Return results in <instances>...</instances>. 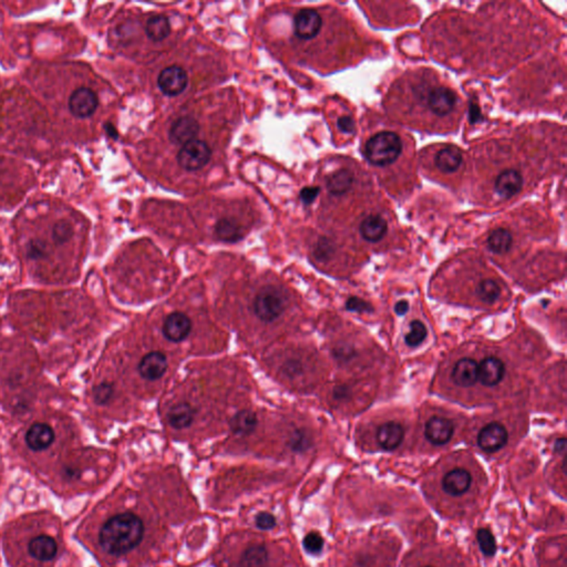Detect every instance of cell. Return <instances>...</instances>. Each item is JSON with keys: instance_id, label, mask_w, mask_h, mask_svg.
I'll list each match as a JSON object with an SVG mask.
<instances>
[{"instance_id": "43", "label": "cell", "mask_w": 567, "mask_h": 567, "mask_svg": "<svg viewBox=\"0 0 567 567\" xmlns=\"http://www.w3.org/2000/svg\"><path fill=\"white\" fill-rule=\"evenodd\" d=\"M317 194H318V189H315V187H308V189H304L302 191V194H300V198H302V201L306 204H309L314 200L316 199Z\"/></svg>"}, {"instance_id": "22", "label": "cell", "mask_w": 567, "mask_h": 567, "mask_svg": "<svg viewBox=\"0 0 567 567\" xmlns=\"http://www.w3.org/2000/svg\"><path fill=\"white\" fill-rule=\"evenodd\" d=\"M28 552L37 561H52L58 553V544L49 535H39L29 542Z\"/></svg>"}, {"instance_id": "39", "label": "cell", "mask_w": 567, "mask_h": 567, "mask_svg": "<svg viewBox=\"0 0 567 567\" xmlns=\"http://www.w3.org/2000/svg\"><path fill=\"white\" fill-rule=\"evenodd\" d=\"M255 523L260 530H271L276 526V519L269 513H260V515L255 519Z\"/></svg>"}, {"instance_id": "24", "label": "cell", "mask_w": 567, "mask_h": 567, "mask_svg": "<svg viewBox=\"0 0 567 567\" xmlns=\"http://www.w3.org/2000/svg\"><path fill=\"white\" fill-rule=\"evenodd\" d=\"M355 185V175L348 169L335 171L326 181L328 192L333 195H344Z\"/></svg>"}, {"instance_id": "36", "label": "cell", "mask_w": 567, "mask_h": 567, "mask_svg": "<svg viewBox=\"0 0 567 567\" xmlns=\"http://www.w3.org/2000/svg\"><path fill=\"white\" fill-rule=\"evenodd\" d=\"M334 253L333 244L327 238H322L317 242L314 249V255L320 262H326L331 258Z\"/></svg>"}, {"instance_id": "41", "label": "cell", "mask_w": 567, "mask_h": 567, "mask_svg": "<svg viewBox=\"0 0 567 567\" xmlns=\"http://www.w3.org/2000/svg\"><path fill=\"white\" fill-rule=\"evenodd\" d=\"M337 126H338L341 132H344L347 135L354 133V131H355V122L349 115L339 117L338 121H337Z\"/></svg>"}, {"instance_id": "7", "label": "cell", "mask_w": 567, "mask_h": 567, "mask_svg": "<svg viewBox=\"0 0 567 567\" xmlns=\"http://www.w3.org/2000/svg\"><path fill=\"white\" fill-rule=\"evenodd\" d=\"M433 166L443 175H454L461 171L464 157L460 148L454 146H442L436 148L432 157Z\"/></svg>"}, {"instance_id": "35", "label": "cell", "mask_w": 567, "mask_h": 567, "mask_svg": "<svg viewBox=\"0 0 567 567\" xmlns=\"http://www.w3.org/2000/svg\"><path fill=\"white\" fill-rule=\"evenodd\" d=\"M113 396V386L109 383H102L93 390V398L98 405H104L109 403Z\"/></svg>"}, {"instance_id": "27", "label": "cell", "mask_w": 567, "mask_h": 567, "mask_svg": "<svg viewBox=\"0 0 567 567\" xmlns=\"http://www.w3.org/2000/svg\"><path fill=\"white\" fill-rule=\"evenodd\" d=\"M258 416L251 410H242L231 420V429L238 436L251 434L258 427Z\"/></svg>"}, {"instance_id": "15", "label": "cell", "mask_w": 567, "mask_h": 567, "mask_svg": "<svg viewBox=\"0 0 567 567\" xmlns=\"http://www.w3.org/2000/svg\"><path fill=\"white\" fill-rule=\"evenodd\" d=\"M200 124L192 117H182L174 121L169 132V139L175 146H184L191 141L196 140L199 135Z\"/></svg>"}, {"instance_id": "32", "label": "cell", "mask_w": 567, "mask_h": 567, "mask_svg": "<svg viewBox=\"0 0 567 567\" xmlns=\"http://www.w3.org/2000/svg\"><path fill=\"white\" fill-rule=\"evenodd\" d=\"M311 445V438L305 429H295L288 438V447L294 452H305Z\"/></svg>"}, {"instance_id": "40", "label": "cell", "mask_w": 567, "mask_h": 567, "mask_svg": "<svg viewBox=\"0 0 567 567\" xmlns=\"http://www.w3.org/2000/svg\"><path fill=\"white\" fill-rule=\"evenodd\" d=\"M346 307L352 311H358V313H367V311H372V308L367 302H363L359 298H349L347 302Z\"/></svg>"}, {"instance_id": "20", "label": "cell", "mask_w": 567, "mask_h": 567, "mask_svg": "<svg viewBox=\"0 0 567 567\" xmlns=\"http://www.w3.org/2000/svg\"><path fill=\"white\" fill-rule=\"evenodd\" d=\"M452 379L456 385L462 388L474 386L479 381V365L471 358H462L454 365Z\"/></svg>"}, {"instance_id": "45", "label": "cell", "mask_w": 567, "mask_h": 567, "mask_svg": "<svg viewBox=\"0 0 567 567\" xmlns=\"http://www.w3.org/2000/svg\"><path fill=\"white\" fill-rule=\"evenodd\" d=\"M409 309V304L408 302H405V300H400L399 302H397V305L394 306V311L397 315L399 316H403L407 314Z\"/></svg>"}, {"instance_id": "9", "label": "cell", "mask_w": 567, "mask_h": 567, "mask_svg": "<svg viewBox=\"0 0 567 567\" xmlns=\"http://www.w3.org/2000/svg\"><path fill=\"white\" fill-rule=\"evenodd\" d=\"M524 186V176L520 171L508 169L497 174L493 185V192L497 199L508 201L519 195Z\"/></svg>"}, {"instance_id": "14", "label": "cell", "mask_w": 567, "mask_h": 567, "mask_svg": "<svg viewBox=\"0 0 567 567\" xmlns=\"http://www.w3.org/2000/svg\"><path fill=\"white\" fill-rule=\"evenodd\" d=\"M192 322L181 311L170 314L163 323L162 331L165 338L172 343H181L190 335Z\"/></svg>"}, {"instance_id": "12", "label": "cell", "mask_w": 567, "mask_h": 567, "mask_svg": "<svg viewBox=\"0 0 567 567\" xmlns=\"http://www.w3.org/2000/svg\"><path fill=\"white\" fill-rule=\"evenodd\" d=\"M509 440V433L504 425L499 422H491L484 425L478 434V445L486 453H495L502 450Z\"/></svg>"}, {"instance_id": "38", "label": "cell", "mask_w": 567, "mask_h": 567, "mask_svg": "<svg viewBox=\"0 0 567 567\" xmlns=\"http://www.w3.org/2000/svg\"><path fill=\"white\" fill-rule=\"evenodd\" d=\"M282 374H285L286 377L293 378L298 377L302 372V365L300 361L297 359H289L286 361L282 367Z\"/></svg>"}, {"instance_id": "10", "label": "cell", "mask_w": 567, "mask_h": 567, "mask_svg": "<svg viewBox=\"0 0 567 567\" xmlns=\"http://www.w3.org/2000/svg\"><path fill=\"white\" fill-rule=\"evenodd\" d=\"M99 99L93 90L87 87L78 88L71 93L68 106L71 115L78 119H87L97 111Z\"/></svg>"}, {"instance_id": "2", "label": "cell", "mask_w": 567, "mask_h": 567, "mask_svg": "<svg viewBox=\"0 0 567 567\" xmlns=\"http://www.w3.org/2000/svg\"><path fill=\"white\" fill-rule=\"evenodd\" d=\"M146 526L135 513L126 512L115 515L104 523L99 534V542L106 553L113 556L129 554L142 543Z\"/></svg>"}, {"instance_id": "19", "label": "cell", "mask_w": 567, "mask_h": 567, "mask_svg": "<svg viewBox=\"0 0 567 567\" xmlns=\"http://www.w3.org/2000/svg\"><path fill=\"white\" fill-rule=\"evenodd\" d=\"M55 441V432L47 423H35L26 433V443L29 449L36 452L46 450Z\"/></svg>"}, {"instance_id": "8", "label": "cell", "mask_w": 567, "mask_h": 567, "mask_svg": "<svg viewBox=\"0 0 567 567\" xmlns=\"http://www.w3.org/2000/svg\"><path fill=\"white\" fill-rule=\"evenodd\" d=\"M323 28V17L317 10L302 9L294 19V31L298 39L309 41L318 36Z\"/></svg>"}, {"instance_id": "33", "label": "cell", "mask_w": 567, "mask_h": 567, "mask_svg": "<svg viewBox=\"0 0 567 567\" xmlns=\"http://www.w3.org/2000/svg\"><path fill=\"white\" fill-rule=\"evenodd\" d=\"M477 539H478V544L480 546V550L486 556H493L497 552V543H495L494 537L493 534L486 530V528H481L477 534Z\"/></svg>"}, {"instance_id": "13", "label": "cell", "mask_w": 567, "mask_h": 567, "mask_svg": "<svg viewBox=\"0 0 567 567\" xmlns=\"http://www.w3.org/2000/svg\"><path fill=\"white\" fill-rule=\"evenodd\" d=\"M454 433L452 420L445 416H432L425 427V436L433 445H445L451 441Z\"/></svg>"}, {"instance_id": "30", "label": "cell", "mask_w": 567, "mask_h": 567, "mask_svg": "<svg viewBox=\"0 0 567 567\" xmlns=\"http://www.w3.org/2000/svg\"><path fill=\"white\" fill-rule=\"evenodd\" d=\"M502 289L500 285L493 280H484L477 288V295L486 304H493L500 298Z\"/></svg>"}, {"instance_id": "44", "label": "cell", "mask_w": 567, "mask_h": 567, "mask_svg": "<svg viewBox=\"0 0 567 567\" xmlns=\"http://www.w3.org/2000/svg\"><path fill=\"white\" fill-rule=\"evenodd\" d=\"M349 394V390L347 387L338 386L334 389V397L337 400L346 399L347 396Z\"/></svg>"}, {"instance_id": "42", "label": "cell", "mask_w": 567, "mask_h": 567, "mask_svg": "<svg viewBox=\"0 0 567 567\" xmlns=\"http://www.w3.org/2000/svg\"><path fill=\"white\" fill-rule=\"evenodd\" d=\"M44 253H45V249H44V244L40 243L39 240L32 242V243L29 245V254H30L31 258H44V255H45Z\"/></svg>"}, {"instance_id": "34", "label": "cell", "mask_w": 567, "mask_h": 567, "mask_svg": "<svg viewBox=\"0 0 567 567\" xmlns=\"http://www.w3.org/2000/svg\"><path fill=\"white\" fill-rule=\"evenodd\" d=\"M73 235V227L70 222L58 221L52 229V240L57 244H65L68 240H70Z\"/></svg>"}, {"instance_id": "23", "label": "cell", "mask_w": 567, "mask_h": 567, "mask_svg": "<svg viewBox=\"0 0 567 567\" xmlns=\"http://www.w3.org/2000/svg\"><path fill=\"white\" fill-rule=\"evenodd\" d=\"M269 550L265 545L255 543L249 545V548L244 550L240 554L238 559V567H269Z\"/></svg>"}, {"instance_id": "26", "label": "cell", "mask_w": 567, "mask_h": 567, "mask_svg": "<svg viewBox=\"0 0 567 567\" xmlns=\"http://www.w3.org/2000/svg\"><path fill=\"white\" fill-rule=\"evenodd\" d=\"M486 245L493 254H506L513 245V236L510 231L500 227L490 233L488 240H486Z\"/></svg>"}, {"instance_id": "17", "label": "cell", "mask_w": 567, "mask_h": 567, "mask_svg": "<svg viewBox=\"0 0 567 567\" xmlns=\"http://www.w3.org/2000/svg\"><path fill=\"white\" fill-rule=\"evenodd\" d=\"M378 445L385 451H394L400 447L405 439V429L398 422L390 421L378 427L376 433Z\"/></svg>"}, {"instance_id": "4", "label": "cell", "mask_w": 567, "mask_h": 567, "mask_svg": "<svg viewBox=\"0 0 567 567\" xmlns=\"http://www.w3.org/2000/svg\"><path fill=\"white\" fill-rule=\"evenodd\" d=\"M436 494L450 504H464L478 494V482L471 470L453 467L447 470L439 480Z\"/></svg>"}, {"instance_id": "31", "label": "cell", "mask_w": 567, "mask_h": 567, "mask_svg": "<svg viewBox=\"0 0 567 567\" xmlns=\"http://www.w3.org/2000/svg\"><path fill=\"white\" fill-rule=\"evenodd\" d=\"M427 330L423 323L420 320H412L409 325V329L405 335V344L411 348H416L427 338Z\"/></svg>"}, {"instance_id": "37", "label": "cell", "mask_w": 567, "mask_h": 567, "mask_svg": "<svg viewBox=\"0 0 567 567\" xmlns=\"http://www.w3.org/2000/svg\"><path fill=\"white\" fill-rule=\"evenodd\" d=\"M304 546L308 553L319 554L324 548V539L318 533L313 532L305 537Z\"/></svg>"}, {"instance_id": "16", "label": "cell", "mask_w": 567, "mask_h": 567, "mask_svg": "<svg viewBox=\"0 0 567 567\" xmlns=\"http://www.w3.org/2000/svg\"><path fill=\"white\" fill-rule=\"evenodd\" d=\"M388 229L386 218L378 213H372L365 216L359 224V234L368 243H378L386 236Z\"/></svg>"}, {"instance_id": "6", "label": "cell", "mask_w": 567, "mask_h": 567, "mask_svg": "<svg viewBox=\"0 0 567 567\" xmlns=\"http://www.w3.org/2000/svg\"><path fill=\"white\" fill-rule=\"evenodd\" d=\"M212 151L204 141L193 140L182 146L177 153V163L186 171H199L210 162Z\"/></svg>"}, {"instance_id": "46", "label": "cell", "mask_w": 567, "mask_h": 567, "mask_svg": "<svg viewBox=\"0 0 567 567\" xmlns=\"http://www.w3.org/2000/svg\"><path fill=\"white\" fill-rule=\"evenodd\" d=\"M554 449H555V452L564 454L565 451H566V440H565V438L557 439L555 445H554Z\"/></svg>"}, {"instance_id": "28", "label": "cell", "mask_w": 567, "mask_h": 567, "mask_svg": "<svg viewBox=\"0 0 567 567\" xmlns=\"http://www.w3.org/2000/svg\"><path fill=\"white\" fill-rule=\"evenodd\" d=\"M146 34L148 39L153 41L164 40L171 34V25L168 18L162 15L148 18L146 25Z\"/></svg>"}, {"instance_id": "11", "label": "cell", "mask_w": 567, "mask_h": 567, "mask_svg": "<svg viewBox=\"0 0 567 567\" xmlns=\"http://www.w3.org/2000/svg\"><path fill=\"white\" fill-rule=\"evenodd\" d=\"M189 84L186 71L179 66H170L163 69L157 77V87L169 97L181 95Z\"/></svg>"}, {"instance_id": "3", "label": "cell", "mask_w": 567, "mask_h": 567, "mask_svg": "<svg viewBox=\"0 0 567 567\" xmlns=\"http://www.w3.org/2000/svg\"><path fill=\"white\" fill-rule=\"evenodd\" d=\"M403 148L405 143L397 132L383 130L367 139L363 153L369 164L374 168L387 169L403 157Z\"/></svg>"}, {"instance_id": "18", "label": "cell", "mask_w": 567, "mask_h": 567, "mask_svg": "<svg viewBox=\"0 0 567 567\" xmlns=\"http://www.w3.org/2000/svg\"><path fill=\"white\" fill-rule=\"evenodd\" d=\"M168 369V361L160 352H148L139 363V372L146 381H157L164 376Z\"/></svg>"}, {"instance_id": "5", "label": "cell", "mask_w": 567, "mask_h": 567, "mask_svg": "<svg viewBox=\"0 0 567 567\" xmlns=\"http://www.w3.org/2000/svg\"><path fill=\"white\" fill-rule=\"evenodd\" d=\"M254 313L262 322L271 323L284 313L286 297L280 287L266 285L260 288L253 302Z\"/></svg>"}, {"instance_id": "21", "label": "cell", "mask_w": 567, "mask_h": 567, "mask_svg": "<svg viewBox=\"0 0 567 567\" xmlns=\"http://www.w3.org/2000/svg\"><path fill=\"white\" fill-rule=\"evenodd\" d=\"M506 366L497 357H488L479 365V379L486 387L497 386L502 381Z\"/></svg>"}, {"instance_id": "47", "label": "cell", "mask_w": 567, "mask_h": 567, "mask_svg": "<svg viewBox=\"0 0 567 567\" xmlns=\"http://www.w3.org/2000/svg\"><path fill=\"white\" fill-rule=\"evenodd\" d=\"M414 567H441L438 563H434V561H425V563H419V564L416 565Z\"/></svg>"}, {"instance_id": "25", "label": "cell", "mask_w": 567, "mask_h": 567, "mask_svg": "<svg viewBox=\"0 0 567 567\" xmlns=\"http://www.w3.org/2000/svg\"><path fill=\"white\" fill-rule=\"evenodd\" d=\"M195 416V411L189 403H182L173 405L168 414V421L175 429L190 427Z\"/></svg>"}, {"instance_id": "1", "label": "cell", "mask_w": 567, "mask_h": 567, "mask_svg": "<svg viewBox=\"0 0 567 567\" xmlns=\"http://www.w3.org/2000/svg\"><path fill=\"white\" fill-rule=\"evenodd\" d=\"M409 106L434 123L452 122L461 112V100L454 90L429 77H416L408 84Z\"/></svg>"}, {"instance_id": "29", "label": "cell", "mask_w": 567, "mask_h": 567, "mask_svg": "<svg viewBox=\"0 0 567 567\" xmlns=\"http://www.w3.org/2000/svg\"><path fill=\"white\" fill-rule=\"evenodd\" d=\"M215 235L218 240L234 243L243 238V231L240 224L231 218H222L216 223Z\"/></svg>"}]
</instances>
